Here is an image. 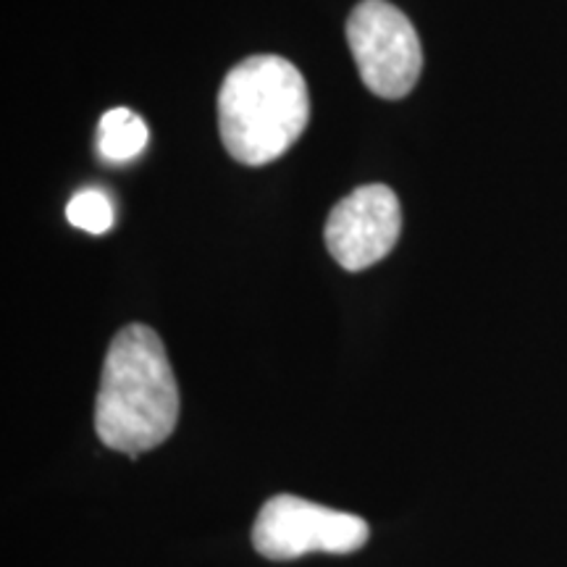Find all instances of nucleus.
<instances>
[{"instance_id": "5", "label": "nucleus", "mask_w": 567, "mask_h": 567, "mask_svg": "<svg viewBox=\"0 0 567 567\" xmlns=\"http://www.w3.org/2000/svg\"><path fill=\"white\" fill-rule=\"evenodd\" d=\"M400 231L402 210L394 189L368 184L337 203L326 221L323 239L339 266L365 271L394 250Z\"/></svg>"}, {"instance_id": "2", "label": "nucleus", "mask_w": 567, "mask_h": 567, "mask_svg": "<svg viewBox=\"0 0 567 567\" xmlns=\"http://www.w3.org/2000/svg\"><path fill=\"white\" fill-rule=\"evenodd\" d=\"M310 118L305 76L281 55H250L218 90V132L245 166H266L300 140Z\"/></svg>"}, {"instance_id": "6", "label": "nucleus", "mask_w": 567, "mask_h": 567, "mask_svg": "<svg viewBox=\"0 0 567 567\" xmlns=\"http://www.w3.org/2000/svg\"><path fill=\"white\" fill-rule=\"evenodd\" d=\"M147 145V126L130 109H113L103 113L97 126V153L111 163L137 158Z\"/></svg>"}, {"instance_id": "4", "label": "nucleus", "mask_w": 567, "mask_h": 567, "mask_svg": "<svg viewBox=\"0 0 567 567\" xmlns=\"http://www.w3.org/2000/svg\"><path fill=\"white\" fill-rule=\"evenodd\" d=\"M371 536L363 517L316 505L292 494L271 496L252 526V544L266 559L289 563L310 551L350 555Z\"/></svg>"}, {"instance_id": "3", "label": "nucleus", "mask_w": 567, "mask_h": 567, "mask_svg": "<svg viewBox=\"0 0 567 567\" xmlns=\"http://www.w3.org/2000/svg\"><path fill=\"white\" fill-rule=\"evenodd\" d=\"M347 42L360 80L379 97L400 101L417 84L423 51L415 27L386 0H363L347 19Z\"/></svg>"}, {"instance_id": "1", "label": "nucleus", "mask_w": 567, "mask_h": 567, "mask_svg": "<svg viewBox=\"0 0 567 567\" xmlns=\"http://www.w3.org/2000/svg\"><path fill=\"white\" fill-rule=\"evenodd\" d=\"M176 421L179 386L166 347L151 326H126L105 354L95 402L97 436L109 450L142 455L166 442Z\"/></svg>"}, {"instance_id": "7", "label": "nucleus", "mask_w": 567, "mask_h": 567, "mask_svg": "<svg viewBox=\"0 0 567 567\" xmlns=\"http://www.w3.org/2000/svg\"><path fill=\"white\" fill-rule=\"evenodd\" d=\"M66 218L87 234H105L113 226V203L103 189L87 187L66 205Z\"/></svg>"}]
</instances>
